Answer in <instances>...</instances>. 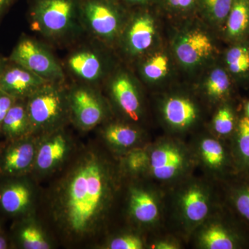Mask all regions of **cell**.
I'll return each instance as SVG.
<instances>
[{"instance_id":"6da1fadb","label":"cell","mask_w":249,"mask_h":249,"mask_svg":"<svg viewBox=\"0 0 249 249\" xmlns=\"http://www.w3.org/2000/svg\"><path fill=\"white\" fill-rule=\"evenodd\" d=\"M103 168L96 160L80 165L67 188L65 214L69 227L76 232H85L97 217L106 196Z\"/></svg>"},{"instance_id":"7a4b0ae2","label":"cell","mask_w":249,"mask_h":249,"mask_svg":"<svg viewBox=\"0 0 249 249\" xmlns=\"http://www.w3.org/2000/svg\"><path fill=\"white\" fill-rule=\"evenodd\" d=\"M31 30L49 40L62 41L83 30L79 17L80 0H27Z\"/></svg>"},{"instance_id":"3957f363","label":"cell","mask_w":249,"mask_h":249,"mask_svg":"<svg viewBox=\"0 0 249 249\" xmlns=\"http://www.w3.org/2000/svg\"><path fill=\"white\" fill-rule=\"evenodd\" d=\"M124 11L121 0H80L83 30L99 41L111 42L119 36Z\"/></svg>"},{"instance_id":"277c9868","label":"cell","mask_w":249,"mask_h":249,"mask_svg":"<svg viewBox=\"0 0 249 249\" xmlns=\"http://www.w3.org/2000/svg\"><path fill=\"white\" fill-rule=\"evenodd\" d=\"M8 58L50 83H62L66 79L63 67L48 48L25 34L19 37Z\"/></svg>"},{"instance_id":"5b68a950","label":"cell","mask_w":249,"mask_h":249,"mask_svg":"<svg viewBox=\"0 0 249 249\" xmlns=\"http://www.w3.org/2000/svg\"><path fill=\"white\" fill-rule=\"evenodd\" d=\"M60 85L49 83L27 99L31 127L53 124L63 112L64 98Z\"/></svg>"},{"instance_id":"8992f818","label":"cell","mask_w":249,"mask_h":249,"mask_svg":"<svg viewBox=\"0 0 249 249\" xmlns=\"http://www.w3.org/2000/svg\"><path fill=\"white\" fill-rule=\"evenodd\" d=\"M106 62L102 54L94 46H80L67 55V71L76 80L93 85L102 80L106 72Z\"/></svg>"},{"instance_id":"52a82bcc","label":"cell","mask_w":249,"mask_h":249,"mask_svg":"<svg viewBox=\"0 0 249 249\" xmlns=\"http://www.w3.org/2000/svg\"><path fill=\"white\" fill-rule=\"evenodd\" d=\"M47 81L8 58L0 78V90L16 100H27Z\"/></svg>"},{"instance_id":"ba28073f","label":"cell","mask_w":249,"mask_h":249,"mask_svg":"<svg viewBox=\"0 0 249 249\" xmlns=\"http://www.w3.org/2000/svg\"><path fill=\"white\" fill-rule=\"evenodd\" d=\"M69 101L77 123L82 127L90 128L102 120L104 109L101 100L87 85L73 88L69 95Z\"/></svg>"},{"instance_id":"9c48e42d","label":"cell","mask_w":249,"mask_h":249,"mask_svg":"<svg viewBox=\"0 0 249 249\" xmlns=\"http://www.w3.org/2000/svg\"><path fill=\"white\" fill-rule=\"evenodd\" d=\"M9 142L0 151V178L21 176L34 158V147L29 141L23 138Z\"/></svg>"},{"instance_id":"30bf717a","label":"cell","mask_w":249,"mask_h":249,"mask_svg":"<svg viewBox=\"0 0 249 249\" xmlns=\"http://www.w3.org/2000/svg\"><path fill=\"white\" fill-rule=\"evenodd\" d=\"M31 191L18 177L0 178V211L9 217H18L27 211Z\"/></svg>"},{"instance_id":"8fae6325","label":"cell","mask_w":249,"mask_h":249,"mask_svg":"<svg viewBox=\"0 0 249 249\" xmlns=\"http://www.w3.org/2000/svg\"><path fill=\"white\" fill-rule=\"evenodd\" d=\"M155 34V21L146 13L136 14L125 33V48L131 55H138L151 47Z\"/></svg>"},{"instance_id":"7c38bea8","label":"cell","mask_w":249,"mask_h":249,"mask_svg":"<svg viewBox=\"0 0 249 249\" xmlns=\"http://www.w3.org/2000/svg\"><path fill=\"white\" fill-rule=\"evenodd\" d=\"M184 163L182 152L170 144L155 149L149 161L154 176L160 180H169L176 177L183 169Z\"/></svg>"},{"instance_id":"4fadbf2b","label":"cell","mask_w":249,"mask_h":249,"mask_svg":"<svg viewBox=\"0 0 249 249\" xmlns=\"http://www.w3.org/2000/svg\"><path fill=\"white\" fill-rule=\"evenodd\" d=\"M213 49L212 42L206 34L193 31L180 39L175 47V52L181 63L193 66L211 55Z\"/></svg>"},{"instance_id":"5bb4252c","label":"cell","mask_w":249,"mask_h":249,"mask_svg":"<svg viewBox=\"0 0 249 249\" xmlns=\"http://www.w3.org/2000/svg\"><path fill=\"white\" fill-rule=\"evenodd\" d=\"M111 93L123 111L132 120L138 121L140 101L138 92L128 75L120 73L113 78L110 85Z\"/></svg>"},{"instance_id":"9a60e30c","label":"cell","mask_w":249,"mask_h":249,"mask_svg":"<svg viewBox=\"0 0 249 249\" xmlns=\"http://www.w3.org/2000/svg\"><path fill=\"white\" fill-rule=\"evenodd\" d=\"M31 127L27 107V100H16L5 116L1 134L9 141L24 138Z\"/></svg>"},{"instance_id":"2e32d148","label":"cell","mask_w":249,"mask_h":249,"mask_svg":"<svg viewBox=\"0 0 249 249\" xmlns=\"http://www.w3.org/2000/svg\"><path fill=\"white\" fill-rule=\"evenodd\" d=\"M165 120L178 128L188 127L196 121V111L191 101L183 98H171L163 107Z\"/></svg>"},{"instance_id":"e0dca14e","label":"cell","mask_w":249,"mask_h":249,"mask_svg":"<svg viewBox=\"0 0 249 249\" xmlns=\"http://www.w3.org/2000/svg\"><path fill=\"white\" fill-rule=\"evenodd\" d=\"M183 212L185 217L193 223L200 222L209 213L207 198L198 187H191L183 195Z\"/></svg>"},{"instance_id":"ac0fdd59","label":"cell","mask_w":249,"mask_h":249,"mask_svg":"<svg viewBox=\"0 0 249 249\" xmlns=\"http://www.w3.org/2000/svg\"><path fill=\"white\" fill-rule=\"evenodd\" d=\"M130 206L134 217L142 223L155 222L159 215L158 206L151 195L135 190L132 192Z\"/></svg>"},{"instance_id":"d6986e66","label":"cell","mask_w":249,"mask_h":249,"mask_svg":"<svg viewBox=\"0 0 249 249\" xmlns=\"http://www.w3.org/2000/svg\"><path fill=\"white\" fill-rule=\"evenodd\" d=\"M227 19V32L230 37L244 35L249 27V0H233Z\"/></svg>"},{"instance_id":"ffe728a7","label":"cell","mask_w":249,"mask_h":249,"mask_svg":"<svg viewBox=\"0 0 249 249\" xmlns=\"http://www.w3.org/2000/svg\"><path fill=\"white\" fill-rule=\"evenodd\" d=\"M67 150L66 141L61 135L54 137L41 147L36 163L42 170L53 167L63 158Z\"/></svg>"},{"instance_id":"44dd1931","label":"cell","mask_w":249,"mask_h":249,"mask_svg":"<svg viewBox=\"0 0 249 249\" xmlns=\"http://www.w3.org/2000/svg\"><path fill=\"white\" fill-rule=\"evenodd\" d=\"M16 242L19 247L27 249H49L40 231L33 225H23L17 229L15 234Z\"/></svg>"},{"instance_id":"7402d4cb","label":"cell","mask_w":249,"mask_h":249,"mask_svg":"<svg viewBox=\"0 0 249 249\" xmlns=\"http://www.w3.org/2000/svg\"><path fill=\"white\" fill-rule=\"evenodd\" d=\"M201 242L206 249H232L235 243L231 236L222 227L213 226L201 236Z\"/></svg>"},{"instance_id":"603a6c76","label":"cell","mask_w":249,"mask_h":249,"mask_svg":"<svg viewBox=\"0 0 249 249\" xmlns=\"http://www.w3.org/2000/svg\"><path fill=\"white\" fill-rule=\"evenodd\" d=\"M106 138L116 146L127 147L135 143L138 139V133L128 126L112 124L106 129Z\"/></svg>"},{"instance_id":"cb8c5ba5","label":"cell","mask_w":249,"mask_h":249,"mask_svg":"<svg viewBox=\"0 0 249 249\" xmlns=\"http://www.w3.org/2000/svg\"><path fill=\"white\" fill-rule=\"evenodd\" d=\"M233 0H197V5L213 20L222 22L227 19Z\"/></svg>"},{"instance_id":"d4e9b609","label":"cell","mask_w":249,"mask_h":249,"mask_svg":"<svg viewBox=\"0 0 249 249\" xmlns=\"http://www.w3.org/2000/svg\"><path fill=\"white\" fill-rule=\"evenodd\" d=\"M230 86L229 76L222 69H215L211 72L206 83L208 94L214 98H221L227 94Z\"/></svg>"},{"instance_id":"484cf974","label":"cell","mask_w":249,"mask_h":249,"mask_svg":"<svg viewBox=\"0 0 249 249\" xmlns=\"http://www.w3.org/2000/svg\"><path fill=\"white\" fill-rule=\"evenodd\" d=\"M226 61L232 73H245L249 70V49L242 46L232 47L227 52Z\"/></svg>"},{"instance_id":"4316f807","label":"cell","mask_w":249,"mask_h":249,"mask_svg":"<svg viewBox=\"0 0 249 249\" xmlns=\"http://www.w3.org/2000/svg\"><path fill=\"white\" fill-rule=\"evenodd\" d=\"M201 154L209 166L219 168L224 161V149L219 142L213 139H205L201 143Z\"/></svg>"},{"instance_id":"83f0119b","label":"cell","mask_w":249,"mask_h":249,"mask_svg":"<svg viewBox=\"0 0 249 249\" xmlns=\"http://www.w3.org/2000/svg\"><path fill=\"white\" fill-rule=\"evenodd\" d=\"M142 73L147 80H158L163 78L168 71V59L163 54H156L144 63Z\"/></svg>"},{"instance_id":"f1b7e54d","label":"cell","mask_w":249,"mask_h":249,"mask_svg":"<svg viewBox=\"0 0 249 249\" xmlns=\"http://www.w3.org/2000/svg\"><path fill=\"white\" fill-rule=\"evenodd\" d=\"M214 130L221 135H227L232 132L234 127V116L229 107H222L214 116Z\"/></svg>"},{"instance_id":"f546056e","label":"cell","mask_w":249,"mask_h":249,"mask_svg":"<svg viewBox=\"0 0 249 249\" xmlns=\"http://www.w3.org/2000/svg\"><path fill=\"white\" fill-rule=\"evenodd\" d=\"M237 145L242 160L249 165V118L241 119L237 134Z\"/></svg>"},{"instance_id":"4dcf8cb0","label":"cell","mask_w":249,"mask_h":249,"mask_svg":"<svg viewBox=\"0 0 249 249\" xmlns=\"http://www.w3.org/2000/svg\"><path fill=\"white\" fill-rule=\"evenodd\" d=\"M111 249H142V241L135 236L127 235L114 239L109 245Z\"/></svg>"},{"instance_id":"1f68e13d","label":"cell","mask_w":249,"mask_h":249,"mask_svg":"<svg viewBox=\"0 0 249 249\" xmlns=\"http://www.w3.org/2000/svg\"><path fill=\"white\" fill-rule=\"evenodd\" d=\"M150 157L143 150H134L127 158V165L133 171H139L143 169L149 164Z\"/></svg>"},{"instance_id":"d6a6232c","label":"cell","mask_w":249,"mask_h":249,"mask_svg":"<svg viewBox=\"0 0 249 249\" xmlns=\"http://www.w3.org/2000/svg\"><path fill=\"white\" fill-rule=\"evenodd\" d=\"M235 204L240 213L249 220V189L239 193L236 198Z\"/></svg>"},{"instance_id":"836d02e7","label":"cell","mask_w":249,"mask_h":249,"mask_svg":"<svg viewBox=\"0 0 249 249\" xmlns=\"http://www.w3.org/2000/svg\"><path fill=\"white\" fill-rule=\"evenodd\" d=\"M170 9L178 11H187L194 9L197 0H164Z\"/></svg>"},{"instance_id":"e575fe53","label":"cell","mask_w":249,"mask_h":249,"mask_svg":"<svg viewBox=\"0 0 249 249\" xmlns=\"http://www.w3.org/2000/svg\"><path fill=\"white\" fill-rule=\"evenodd\" d=\"M15 101H16L15 98L0 90V134H1V125H2L5 116L14 104Z\"/></svg>"},{"instance_id":"d590c367","label":"cell","mask_w":249,"mask_h":249,"mask_svg":"<svg viewBox=\"0 0 249 249\" xmlns=\"http://www.w3.org/2000/svg\"><path fill=\"white\" fill-rule=\"evenodd\" d=\"M18 0H0V24Z\"/></svg>"},{"instance_id":"8d00e7d4","label":"cell","mask_w":249,"mask_h":249,"mask_svg":"<svg viewBox=\"0 0 249 249\" xmlns=\"http://www.w3.org/2000/svg\"><path fill=\"white\" fill-rule=\"evenodd\" d=\"M153 0H121L124 4L126 6H143L151 2Z\"/></svg>"},{"instance_id":"74e56055","label":"cell","mask_w":249,"mask_h":249,"mask_svg":"<svg viewBox=\"0 0 249 249\" xmlns=\"http://www.w3.org/2000/svg\"><path fill=\"white\" fill-rule=\"evenodd\" d=\"M10 241L7 236L0 229V249H9L10 247Z\"/></svg>"},{"instance_id":"f35d334b","label":"cell","mask_w":249,"mask_h":249,"mask_svg":"<svg viewBox=\"0 0 249 249\" xmlns=\"http://www.w3.org/2000/svg\"><path fill=\"white\" fill-rule=\"evenodd\" d=\"M154 248L156 249H177L176 246L168 242H160L155 245Z\"/></svg>"},{"instance_id":"ab89813d","label":"cell","mask_w":249,"mask_h":249,"mask_svg":"<svg viewBox=\"0 0 249 249\" xmlns=\"http://www.w3.org/2000/svg\"><path fill=\"white\" fill-rule=\"evenodd\" d=\"M8 61V57H4V55L0 54V78L2 74L3 70H4L5 65Z\"/></svg>"},{"instance_id":"60d3db41","label":"cell","mask_w":249,"mask_h":249,"mask_svg":"<svg viewBox=\"0 0 249 249\" xmlns=\"http://www.w3.org/2000/svg\"><path fill=\"white\" fill-rule=\"evenodd\" d=\"M246 109H247V117L249 118V103L248 104H247V108H246Z\"/></svg>"}]
</instances>
